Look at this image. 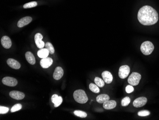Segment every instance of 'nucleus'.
Listing matches in <instances>:
<instances>
[{
  "mask_svg": "<svg viewBox=\"0 0 159 120\" xmlns=\"http://www.w3.org/2000/svg\"><path fill=\"white\" fill-rule=\"evenodd\" d=\"M1 44L3 48L9 49L11 46V40L8 36H3L1 38Z\"/></svg>",
  "mask_w": 159,
  "mask_h": 120,
  "instance_id": "obj_13",
  "label": "nucleus"
},
{
  "mask_svg": "<svg viewBox=\"0 0 159 120\" xmlns=\"http://www.w3.org/2000/svg\"><path fill=\"white\" fill-rule=\"evenodd\" d=\"M42 38H43V36L40 33H37L35 35V36H34L35 44L38 48H40V49L43 48L45 46L44 43L42 41Z\"/></svg>",
  "mask_w": 159,
  "mask_h": 120,
  "instance_id": "obj_9",
  "label": "nucleus"
},
{
  "mask_svg": "<svg viewBox=\"0 0 159 120\" xmlns=\"http://www.w3.org/2000/svg\"><path fill=\"white\" fill-rule=\"evenodd\" d=\"M76 102L81 104H84L88 101V98L85 91L82 89H77L73 94Z\"/></svg>",
  "mask_w": 159,
  "mask_h": 120,
  "instance_id": "obj_2",
  "label": "nucleus"
},
{
  "mask_svg": "<svg viewBox=\"0 0 159 120\" xmlns=\"http://www.w3.org/2000/svg\"><path fill=\"white\" fill-rule=\"evenodd\" d=\"M45 47L48 50L51 54H53L55 53V48L52 44L50 42H47L45 44Z\"/></svg>",
  "mask_w": 159,
  "mask_h": 120,
  "instance_id": "obj_22",
  "label": "nucleus"
},
{
  "mask_svg": "<svg viewBox=\"0 0 159 120\" xmlns=\"http://www.w3.org/2000/svg\"><path fill=\"white\" fill-rule=\"evenodd\" d=\"M102 77L103 78V80L107 84H110L112 83L113 80V76L111 74V73L109 71H104L102 73Z\"/></svg>",
  "mask_w": 159,
  "mask_h": 120,
  "instance_id": "obj_11",
  "label": "nucleus"
},
{
  "mask_svg": "<svg viewBox=\"0 0 159 120\" xmlns=\"http://www.w3.org/2000/svg\"><path fill=\"white\" fill-rule=\"evenodd\" d=\"M37 5V3L36 1H32L24 4L23 7L24 9L31 8L36 7Z\"/></svg>",
  "mask_w": 159,
  "mask_h": 120,
  "instance_id": "obj_23",
  "label": "nucleus"
},
{
  "mask_svg": "<svg viewBox=\"0 0 159 120\" xmlns=\"http://www.w3.org/2000/svg\"><path fill=\"white\" fill-rule=\"evenodd\" d=\"M130 68L128 65H123L120 67L119 70V76L120 78L124 79L128 76Z\"/></svg>",
  "mask_w": 159,
  "mask_h": 120,
  "instance_id": "obj_5",
  "label": "nucleus"
},
{
  "mask_svg": "<svg viewBox=\"0 0 159 120\" xmlns=\"http://www.w3.org/2000/svg\"><path fill=\"white\" fill-rule=\"evenodd\" d=\"M49 51L47 48H41L37 52V55L40 58H45L49 55Z\"/></svg>",
  "mask_w": 159,
  "mask_h": 120,
  "instance_id": "obj_19",
  "label": "nucleus"
},
{
  "mask_svg": "<svg viewBox=\"0 0 159 120\" xmlns=\"http://www.w3.org/2000/svg\"><path fill=\"white\" fill-rule=\"evenodd\" d=\"M94 82L100 88L103 87L105 85L104 81L99 77H95V78H94Z\"/></svg>",
  "mask_w": 159,
  "mask_h": 120,
  "instance_id": "obj_20",
  "label": "nucleus"
},
{
  "mask_svg": "<svg viewBox=\"0 0 159 120\" xmlns=\"http://www.w3.org/2000/svg\"><path fill=\"white\" fill-rule=\"evenodd\" d=\"M9 95L11 98L16 100H21L25 97V94L23 92L19 91H11L9 93Z\"/></svg>",
  "mask_w": 159,
  "mask_h": 120,
  "instance_id": "obj_10",
  "label": "nucleus"
},
{
  "mask_svg": "<svg viewBox=\"0 0 159 120\" xmlns=\"http://www.w3.org/2000/svg\"><path fill=\"white\" fill-rule=\"evenodd\" d=\"M22 108V105L20 103H17L13 106L11 109V112H17L18 110H19Z\"/></svg>",
  "mask_w": 159,
  "mask_h": 120,
  "instance_id": "obj_25",
  "label": "nucleus"
},
{
  "mask_svg": "<svg viewBox=\"0 0 159 120\" xmlns=\"http://www.w3.org/2000/svg\"><path fill=\"white\" fill-rule=\"evenodd\" d=\"M63 70L60 67H57L55 70L53 74V77L55 80H59L63 75Z\"/></svg>",
  "mask_w": 159,
  "mask_h": 120,
  "instance_id": "obj_15",
  "label": "nucleus"
},
{
  "mask_svg": "<svg viewBox=\"0 0 159 120\" xmlns=\"http://www.w3.org/2000/svg\"><path fill=\"white\" fill-rule=\"evenodd\" d=\"M109 100H110V97L109 95L105 94H102L98 95L96 98V101L98 103H103V104Z\"/></svg>",
  "mask_w": 159,
  "mask_h": 120,
  "instance_id": "obj_18",
  "label": "nucleus"
},
{
  "mask_svg": "<svg viewBox=\"0 0 159 120\" xmlns=\"http://www.w3.org/2000/svg\"><path fill=\"white\" fill-rule=\"evenodd\" d=\"M147 102V99L144 97H141L134 100L133 105L136 108L141 107L144 106Z\"/></svg>",
  "mask_w": 159,
  "mask_h": 120,
  "instance_id": "obj_7",
  "label": "nucleus"
},
{
  "mask_svg": "<svg viewBox=\"0 0 159 120\" xmlns=\"http://www.w3.org/2000/svg\"><path fill=\"white\" fill-rule=\"evenodd\" d=\"M59 96L57 94H54L52 97V102L53 103H55V101L57 100Z\"/></svg>",
  "mask_w": 159,
  "mask_h": 120,
  "instance_id": "obj_31",
  "label": "nucleus"
},
{
  "mask_svg": "<svg viewBox=\"0 0 159 120\" xmlns=\"http://www.w3.org/2000/svg\"><path fill=\"white\" fill-rule=\"evenodd\" d=\"M126 92L128 93H131V92H133L134 91V88L133 87V86L128 85L126 86L125 88Z\"/></svg>",
  "mask_w": 159,
  "mask_h": 120,
  "instance_id": "obj_30",
  "label": "nucleus"
},
{
  "mask_svg": "<svg viewBox=\"0 0 159 120\" xmlns=\"http://www.w3.org/2000/svg\"><path fill=\"white\" fill-rule=\"evenodd\" d=\"M25 56L28 63L31 65L35 64V62H36L35 59L34 55L32 54V53H31V52H27L26 53H25Z\"/></svg>",
  "mask_w": 159,
  "mask_h": 120,
  "instance_id": "obj_17",
  "label": "nucleus"
},
{
  "mask_svg": "<svg viewBox=\"0 0 159 120\" xmlns=\"http://www.w3.org/2000/svg\"><path fill=\"white\" fill-rule=\"evenodd\" d=\"M138 19L143 25H153L158 22L159 16L154 9L150 6L145 5L139 9Z\"/></svg>",
  "mask_w": 159,
  "mask_h": 120,
  "instance_id": "obj_1",
  "label": "nucleus"
},
{
  "mask_svg": "<svg viewBox=\"0 0 159 120\" xmlns=\"http://www.w3.org/2000/svg\"><path fill=\"white\" fill-rule=\"evenodd\" d=\"M130 98L129 97H126L121 100V105L123 106H127L130 104Z\"/></svg>",
  "mask_w": 159,
  "mask_h": 120,
  "instance_id": "obj_26",
  "label": "nucleus"
},
{
  "mask_svg": "<svg viewBox=\"0 0 159 120\" xmlns=\"http://www.w3.org/2000/svg\"><path fill=\"white\" fill-rule=\"evenodd\" d=\"M150 115V112L148 110H141L138 112V115L141 117H144V116H148Z\"/></svg>",
  "mask_w": 159,
  "mask_h": 120,
  "instance_id": "obj_27",
  "label": "nucleus"
},
{
  "mask_svg": "<svg viewBox=\"0 0 159 120\" xmlns=\"http://www.w3.org/2000/svg\"><path fill=\"white\" fill-rule=\"evenodd\" d=\"M9 110V109L8 107L1 106L0 107V113L1 114H6L7 113Z\"/></svg>",
  "mask_w": 159,
  "mask_h": 120,
  "instance_id": "obj_29",
  "label": "nucleus"
},
{
  "mask_svg": "<svg viewBox=\"0 0 159 120\" xmlns=\"http://www.w3.org/2000/svg\"><path fill=\"white\" fill-rule=\"evenodd\" d=\"M7 64L12 69L18 70L21 68V64L17 60L14 59H9L7 61Z\"/></svg>",
  "mask_w": 159,
  "mask_h": 120,
  "instance_id": "obj_14",
  "label": "nucleus"
},
{
  "mask_svg": "<svg viewBox=\"0 0 159 120\" xmlns=\"http://www.w3.org/2000/svg\"><path fill=\"white\" fill-rule=\"evenodd\" d=\"M53 63V60L51 57H45L42 59L40 61L41 67L44 69H47L50 67Z\"/></svg>",
  "mask_w": 159,
  "mask_h": 120,
  "instance_id": "obj_8",
  "label": "nucleus"
},
{
  "mask_svg": "<svg viewBox=\"0 0 159 120\" xmlns=\"http://www.w3.org/2000/svg\"><path fill=\"white\" fill-rule=\"evenodd\" d=\"M116 102L114 100H108L103 103V107L106 110H111L116 107Z\"/></svg>",
  "mask_w": 159,
  "mask_h": 120,
  "instance_id": "obj_16",
  "label": "nucleus"
},
{
  "mask_svg": "<svg viewBox=\"0 0 159 120\" xmlns=\"http://www.w3.org/2000/svg\"><path fill=\"white\" fill-rule=\"evenodd\" d=\"M32 18L30 16H26L22 18L18 21L17 23V26L20 28L22 27L30 24L32 21Z\"/></svg>",
  "mask_w": 159,
  "mask_h": 120,
  "instance_id": "obj_12",
  "label": "nucleus"
},
{
  "mask_svg": "<svg viewBox=\"0 0 159 120\" xmlns=\"http://www.w3.org/2000/svg\"><path fill=\"white\" fill-rule=\"evenodd\" d=\"M154 49L153 44L150 41H145L141 45V50L144 55H149L152 53Z\"/></svg>",
  "mask_w": 159,
  "mask_h": 120,
  "instance_id": "obj_3",
  "label": "nucleus"
},
{
  "mask_svg": "<svg viewBox=\"0 0 159 120\" xmlns=\"http://www.w3.org/2000/svg\"><path fill=\"white\" fill-rule=\"evenodd\" d=\"M141 79V74L137 72H133L130 75L128 79L129 83L132 86H137Z\"/></svg>",
  "mask_w": 159,
  "mask_h": 120,
  "instance_id": "obj_4",
  "label": "nucleus"
},
{
  "mask_svg": "<svg viewBox=\"0 0 159 120\" xmlns=\"http://www.w3.org/2000/svg\"><path fill=\"white\" fill-rule=\"evenodd\" d=\"M74 114L76 116L81 118L86 117L87 116V115L85 112L82 111V110H75L74 112Z\"/></svg>",
  "mask_w": 159,
  "mask_h": 120,
  "instance_id": "obj_24",
  "label": "nucleus"
},
{
  "mask_svg": "<svg viewBox=\"0 0 159 120\" xmlns=\"http://www.w3.org/2000/svg\"><path fill=\"white\" fill-rule=\"evenodd\" d=\"M62 102H63V98L59 96L57 100L55 101V102L54 103V106L55 107H57L58 106H60V105L61 104Z\"/></svg>",
  "mask_w": 159,
  "mask_h": 120,
  "instance_id": "obj_28",
  "label": "nucleus"
},
{
  "mask_svg": "<svg viewBox=\"0 0 159 120\" xmlns=\"http://www.w3.org/2000/svg\"><path fill=\"white\" fill-rule=\"evenodd\" d=\"M89 89L92 92L95 93H98L100 92V89L96 84L91 83L89 85Z\"/></svg>",
  "mask_w": 159,
  "mask_h": 120,
  "instance_id": "obj_21",
  "label": "nucleus"
},
{
  "mask_svg": "<svg viewBox=\"0 0 159 120\" xmlns=\"http://www.w3.org/2000/svg\"><path fill=\"white\" fill-rule=\"evenodd\" d=\"M2 82L5 85L10 87L15 86L18 84V81L16 79L10 77L3 78L2 80Z\"/></svg>",
  "mask_w": 159,
  "mask_h": 120,
  "instance_id": "obj_6",
  "label": "nucleus"
}]
</instances>
